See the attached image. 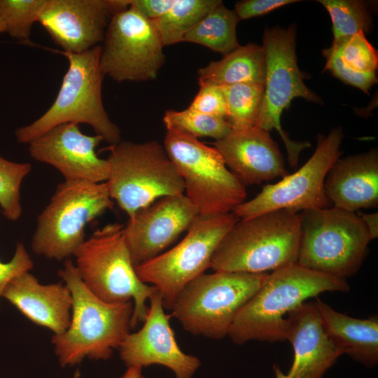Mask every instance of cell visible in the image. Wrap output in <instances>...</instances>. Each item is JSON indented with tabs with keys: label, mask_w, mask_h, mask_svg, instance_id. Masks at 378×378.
I'll return each mask as SVG.
<instances>
[{
	"label": "cell",
	"mask_w": 378,
	"mask_h": 378,
	"mask_svg": "<svg viewBox=\"0 0 378 378\" xmlns=\"http://www.w3.org/2000/svg\"><path fill=\"white\" fill-rule=\"evenodd\" d=\"M349 289L344 279L313 271L298 263L273 271L239 310L228 336L237 344L251 340L285 341L290 312L321 293L347 292Z\"/></svg>",
	"instance_id": "cell-1"
},
{
	"label": "cell",
	"mask_w": 378,
	"mask_h": 378,
	"mask_svg": "<svg viewBox=\"0 0 378 378\" xmlns=\"http://www.w3.org/2000/svg\"><path fill=\"white\" fill-rule=\"evenodd\" d=\"M58 276L72 296L70 325L51 338L59 365L73 366L85 358H110L130 333L132 302L110 304L99 299L85 286L71 258L64 260Z\"/></svg>",
	"instance_id": "cell-2"
},
{
	"label": "cell",
	"mask_w": 378,
	"mask_h": 378,
	"mask_svg": "<svg viewBox=\"0 0 378 378\" xmlns=\"http://www.w3.org/2000/svg\"><path fill=\"white\" fill-rule=\"evenodd\" d=\"M300 215L287 209L265 212L237 222L217 246L214 271L267 273L296 263Z\"/></svg>",
	"instance_id": "cell-3"
},
{
	"label": "cell",
	"mask_w": 378,
	"mask_h": 378,
	"mask_svg": "<svg viewBox=\"0 0 378 378\" xmlns=\"http://www.w3.org/2000/svg\"><path fill=\"white\" fill-rule=\"evenodd\" d=\"M101 46L81 53L63 52L69 62L57 95L49 108L31 123L16 129L20 144H28L50 129L64 123L90 125L111 146L121 141L120 128L104 106V75L99 62Z\"/></svg>",
	"instance_id": "cell-4"
},
{
	"label": "cell",
	"mask_w": 378,
	"mask_h": 378,
	"mask_svg": "<svg viewBox=\"0 0 378 378\" xmlns=\"http://www.w3.org/2000/svg\"><path fill=\"white\" fill-rule=\"evenodd\" d=\"M75 266L88 289L110 304L133 300L131 328L146 319V302L156 291L155 286L138 277L124 237V225L109 223L96 230L76 250Z\"/></svg>",
	"instance_id": "cell-5"
},
{
	"label": "cell",
	"mask_w": 378,
	"mask_h": 378,
	"mask_svg": "<svg viewBox=\"0 0 378 378\" xmlns=\"http://www.w3.org/2000/svg\"><path fill=\"white\" fill-rule=\"evenodd\" d=\"M267 273L215 271L187 284L170 310L188 332L219 340L228 335L241 307L265 282Z\"/></svg>",
	"instance_id": "cell-6"
},
{
	"label": "cell",
	"mask_w": 378,
	"mask_h": 378,
	"mask_svg": "<svg viewBox=\"0 0 378 378\" xmlns=\"http://www.w3.org/2000/svg\"><path fill=\"white\" fill-rule=\"evenodd\" d=\"M300 215L296 263L340 279L354 274L372 240L360 216L335 206L304 210Z\"/></svg>",
	"instance_id": "cell-7"
},
{
	"label": "cell",
	"mask_w": 378,
	"mask_h": 378,
	"mask_svg": "<svg viewBox=\"0 0 378 378\" xmlns=\"http://www.w3.org/2000/svg\"><path fill=\"white\" fill-rule=\"evenodd\" d=\"M109 150L106 183L112 200L129 217L160 197L184 193L183 178L159 141L121 140Z\"/></svg>",
	"instance_id": "cell-8"
},
{
	"label": "cell",
	"mask_w": 378,
	"mask_h": 378,
	"mask_svg": "<svg viewBox=\"0 0 378 378\" xmlns=\"http://www.w3.org/2000/svg\"><path fill=\"white\" fill-rule=\"evenodd\" d=\"M113 204L106 182L58 184L37 218L34 253L57 260L69 258L85 241L86 225Z\"/></svg>",
	"instance_id": "cell-9"
},
{
	"label": "cell",
	"mask_w": 378,
	"mask_h": 378,
	"mask_svg": "<svg viewBox=\"0 0 378 378\" xmlns=\"http://www.w3.org/2000/svg\"><path fill=\"white\" fill-rule=\"evenodd\" d=\"M239 220L232 211L200 214L176 246L135 267L138 277L157 288L170 310L184 286L209 268L219 243Z\"/></svg>",
	"instance_id": "cell-10"
},
{
	"label": "cell",
	"mask_w": 378,
	"mask_h": 378,
	"mask_svg": "<svg viewBox=\"0 0 378 378\" xmlns=\"http://www.w3.org/2000/svg\"><path fill=\"white\" fill-rule=\"evenodd\" d=\"M163 146L200 214L229 213L245 201V186L214 146L172 130H167Z\"/></svg>",
	"instance_id": "cell-11"
},
{
	"label": "cell",
	"mask_w": 378,
	"mask_h": 378,
	"mask_svg": "<svg viewBox=\"0 0 378 378\" xmlns=\"http://www.w3.org/2000/svg\"><path fill=\"white\" fill-rule=\"evenodd\" d=\"M296 26L266 29L262 46L265 55L264 95L256 126L265 131L275 130L287 151L290 165H298L300 153L311 146L307 141L292 140L282 129L281 116L291 101L301 97L321 104L320 97L304 83L295 53Z\"/></svg>",
	"instance_id": "cell-12"
},
{
	"label": "cell",
	"mask_w": 378,
	"mask_h": 378,
	"mask_svg": "<svg viewBox=\"0 0 378 378\" xmlns=\"http://www.w3.org/2000/svg\"><path fill=\"white\" fill-rule=\"evenodd\" d=\"M164 47L153 21L129 6L108 22L101 46L102 71L118 83L153 80L165 61Z\"/></svg>",
	"instance_id": "cell-13"
},
{
	"label": "cell",
	"mask_w": 378,
	"mask_h": 378,
	"mask_svg": "<svg viewBox=\"0 0 378 378\" xmlns=\"http://www.w3.org/2000/svg\"><path fill=\"white\" fill-rule=\"evenodd\" d=\"M343 139L341 127L318 138L316 148L307 162L295 172L274 184L265 186L253 199L237 205L232 212L240 219L278 209L299 211L329 208L324 183L332 164L340 157Z\"/></svg>",
	"instance_id": "cell-14"
},
{
	"label": "cell",
	"mask_w": 378,
	"mask_h": 378,
	"mask_svg": "<svg viewBox=\"0 0 378 378\" xmlns=\"http://www.w3.org/2000/svg\"><path fill=\"white\" fill-rule=\"evenodd\" d=\"M130 0H47L38 22L64 52L81 53L103 42L112 16Z\"/></svg>",
	"instance_id": "cell-15"
},
{
	"label": "cell",
	"mask_w": 378,
	"mask_h": 378,
	"mask_svg": "<svg viewBox=\"0 0 378 378\" xmlns=\"http://www.w3.org/2000/svg\"><path fill=\"white\" fill-rule=\"evenodd\" d=\"M200 214L186 195L165 196L139 209L124 225V237L136 267L160 254Z\"/></svg>",
	"instance_id": "cell-16"
},
{
	"label": "cell",
	"mask_w": 378,
	"mask_h": 378,
	"mask_svg": "<svg viewBox=\"0 0 378 378\" xmlns=\"http://www.w3.org/2000/svg\"><path fill=\"white\" fill-rule=\"evenodd\" d=\"M103 141L99 135H86L75 123L57 125L30 141L28 150L36 161L50 164L70 183H99L109 174L107 159L95 150Z\"/></svg>",
	"instance_id": "cell-17"
},
{
	"label": "cell",
	"mask_w": 378,
	"mask_h": 378,
	"mask_svg": "<svg viewBox=\"0 0 378 378\" xmlns=\"http://www.w3.org/2000/svg\"><path fill=\"white\" fill-rule=\"evenodd\" d=\"M149 300L142 328L130 332L118 348L121 360L127 368L160 365L173 371L176 378H192L201 365L200 359L180 349L170 326L172 315L164 312L158 290Z\"/></svg>",
	"instance_id": "cell-18"
},
{
	"label": "cell",
	"mask_w": 378,
	"mask_h": 378,
	"mask_svg": "<svg viewBox=\"0 0 378 378\" xmlns=\"http://www.w3.org/2000/svg\"><path fill=\"white\" fill-rule=\"evenodd\" d=\"M214 147L229 170L244 185L260 184L289 173L276 143L258 127L234 130Z\"/></svg>",
	"instance_id": "cell-19"
},
{
	"label": "cell",
	"mask_w": 378,
	"mask_h": 378,
	"mask_svg": "<svg viewBox=\"0 0 378 378\" xmlns=\"http://www.w3.org/2000/svg\"><path fill=\"white\" fill-rule=\"evenodd\" d=\"M285 338L294 350L288 378H322L344 354L326 332L315 301H306L288 314Z\"/></svg>",
	"instance_id": "cell-20"
},
{
	"label": "cell",
	"mask_w": 378,
	"mask_h": 378,
	"mask_svg": "<svg viewBox=\"0 0 378 378\" xmlns=\"http://www.w3.org/2000/svg\"><path fill=\"white\" fill-rule=\"evenodd\" d=\"M1 297L29 320L50 329L54 335L63 333L70 325L72 296L62 282L41 284L25 272L7 284Z\"/></svg>",
	"instance_id": "cell-21"
},
{
	"label": "cell",
	"mask_w": 378,
	"mask_h": 378,
	"mask_svg": "<svg viewBox=\"0 0 378 378\" xmlns=\"http://www.w3.org/2000/svg\"><path fill=\"white\" fill-rule=\"evenodd\" d=\"M333 206L355 212L378 206V152L338 158L331 166L324 183Z\"/></svg>",
	"instance_id": "cell-22"
},
{
	"label": "cell",
	"mask_w": 378,
	"mask_h": 378,
	"mask_svg": "<svg viewBox=\"0 0 378 378\" xmlns=\"http://www.w3.org/2000/svg\"><path fill=\"white\" fill-rule=\"evenodd\" d=\"M316 304L325 329L333 341L354 360L368 367L378 362V318H356L333 309L318 298Z\"/></svg>",
	"instance_id": "cell-23"
},
{
	"label": "cell",
	"mask_w": 378,
	"mask_h": 378,
	"mask_svg": "<svg viewBox=\"0 0 378 378\" xmlns=\"http://www.w3.org/2000/svg\"><path fill=\"white\" fill-rule=\"evenodd\" d=\"M198 81L220 86L243 83H262L265 76V55L253 43L239 46L218 61H211L197 71Z\"/></svg>",
	"instance_id": "cell-24"
},
{
	"label": "cell",
	"mask_w": 378,
	"mask_h": 378,
	"mask_svg": "<svg viewBox=\"0 0 378 378\" xmlns=\"http://www.w3.org/2000/svg\"><path fill=\"white\" fill-rule=\"evenodd\" d=\"M239 21L234 10L221 2L184 35L182 42L201 45L226 55L240 46L237 37Z\"/></svg>",
	"instance_id": "cell-25"
},
{
	"label": "cell",
	"mask_w": 378,
	"mask_h": 378,
	"mask_svg": "<svg viewBox=\"0 0 378 378\" xmlns=\"http://www.w3.org/2000/svg\"><path fill=\"white\" fill-rule=\"evenodd\" d=\"M220 0H176L164 15L153 21L164 46L182 42L184 35Z\"/></svg>",
	"instance_id": "cell-26"
},
{
	"label": "cell",
	"mask_w": 378,
	"mask_h": 378,
	"mask_svg": "<svg viewBox=\"0 0 378 378\" xmlns=\"http://www.w3.org/2000/svg\"><path fill=\"white\" fill-rule=\"evenodd\" d=\"M221 88L226 101L227 120L232 129L255 127L263 99L264 84L243 83Z\"/></svg>",
	"instance_id": "cell-27"
},
{
	"label": "cell",
	"mask_w": 378,
	"mask_h": 378,
	"mask_svg": "<svg viewBox=\"0 0 378 378\" xmlns=\"http://www.w3.org/2000/svg\"><path fill=\"white\" fill-rule=\"evenodd\" d=\"M167 130H172L197 139L209 137L216 141L226 136L232 130L223 118L205 114L190 108L167 110L163 116Z\"/></svg>",
	"instance_id": "cell-28"
},
{
	"label": "cell",
	"mask_w": 378,
	"mask_h": 378,
	"mask_svg": "<svg viewBox=\"0 0 378 378\" xmlns=\"http://www.w3.org/2000/svg\"><path fill=\"white\" fill-rule=\"evenodd\" d=\"M328 10L332 24L334 41L368 32L372 25L367 4L355 0H319Z\"/></svg>",
	"instance_id": "cell-29"
},
{
	"label": "cell",
	"mask_w": 378,
	"mask_h": 378,
	"mask_svg": "<svg viewBox=\"0 0 378 378\" xmlns=\"http://www.w3.org/2000/svg\"><path fill=\"white\" fill-rule=\"evenodd\" d=\"M47 0H0V18L6 31L21 42H29L34 24Z\"/></svg>",
	"instance_id": "cell-30"
},
{
	"label": "cell",
	"mask_w": 378,
	"mask_h": 378,
	"mask_svg": "<svg viewBox=\"0 0 378 378\" xmlns=\"http://www.w3.org/2000/svg\"><path fill=\"white\" fill-rule=\"evenodd\" d=\"M31 170V164L10 161L0 155V207L3 215L11 221L22 215L20 188Z\"/></svg>",
	"instance_id": "cell-31"
},
{
	"label": "cell",
	"mask_w": 378,
	"mask_h": 378,
	"mask_svg": "<svg viewBox=\"0 0 378 378\" xmlns=\"http://www.w3.org/2000/svg\"><path fill=\"white\" fill-rule=\"evenodd\" d=\"M343 63L351 69L362 73L375 72L378 66L377 51L362 31L333 41Z\"/></svg>",
	"instance_id": "cell-32"
},
{
	"label": "cell",
	"mask_w": 378,
	"mask_h": 378,
	"mask_svg": "<svg viewBox=\"0 0 378 378\" xmlns=\"http://www.w3.org/2000/svg\"><path fill=\"white\" fill-rule=\"evenodd\" d=\"M322 54L326 58L324 70L329 71L342 82L356 87L366 94H368L369 90L377 83L376 72L362 73L351 69L343 63L337 50L332 46L323 49Z\"/></svg>",
	"instance_id": "cell-33"
},
{
	"label": "cell",
	"mask_w": 378,
	"mask_h": 378,
	"mask_svg": "<svg viewBox=\"0 0 378 378\" xmlns=\"http://www.w3.org/2000/svg\"><path fill=\"white\" fill-rule=\"evenodd\" d=\"M200 89L188 108L227 120V109L221 86L199 82Z\"/></svg>",
	"instance_id": "cell-34"
},
{
	"label": "cell",
	"mask_w": 378,
	"mask_h": 378,
	"mask_svg": "<svg viewBox=\"0 0 378 378\" xmlns=\"http://www.w3.org/2000/svg\"><path fill=\"white\" fill-rule=\"evenodd\" d=\"M33 266V260L23 243L18 242L12 259L8 262L0 260V298L4 288L13 278L25 272H29Z\"/></svg>",
	"instance_id": "cell-35"
},
{
	"label": "cell",
	"mask_w": 378,
	"mask_h": 378,
	"mask_svg": "<svg viewBox=\"0 0 378 378\" xmlns=\"http://www.w3.org/2000/svg\"><path fill=\"white\" fill-rule=\"evenodd\" d=\"M298 2L296 0H244L237 1L234 11L239 20L267 14L281 6Z\"/></svg>",
	"instance_id": "cell-36"
},
{
	"label": "cell",
	"mask_w": 378,
	"mask_h": 378,
	"mask_svg": "<svg viewBox=\"0 0 378 378\" xmlns=\"http://www.w3.org/2000/svg\"><path fill=\"white\" fill-rule=\"evenodd\" d=\"M176 0H130V6L148 20H154L167 13Z\"/></svg>",
	"instance_id": "cell-37"
},
{
	"label": "cell",
	"mask_w": 378,
	"mask_h": 378,
	"mask_svg": "<svg viewBox=\"0 0 378 378\" xmlns=\"http://www.w3.org/2000/svg\"><path fill=\"white\" fill-rule=\"evenodd\" d=\"M359 216L368 230L372 239L377 238L378 236V213H361Z\"/></svg>",
	"instance_id": "cell-38"
},
{
	"label": "cell",
	"mask_w": 378,
	"mask_h": 378,
	"mask_svg": "<svg viewBox=\"0 0 378 378\" xmlns=\"http://www.w3.org/2000/svg\"><path fill=\"white\" fill-rule=\"evenodd\" d=\"M121 378H145L142 374V368L138 367H130L121 377Z\"/></svg>",
	"instance_id": "cell-39"
},
{
	"label": "cell",
	"mask_w": 378,
	"mask_h": 378,
	"mask_svg": "<svg viewBox=\"0 0 378 378\" xmlns=\"http://www.w3.org/2000/svg\"><path fill=\"white\" fill-rule=\"evenodd\" d=\"M273 370L275 374V378H288L287 375L284 374L276 365H274Z\"/></svg>",
	"instance_id": "cell-40"
},
{
	"label": "cell",
	"mask_w": 378,
	"mask_h": 378,
	"mask_svg": "<svg viewBox=\"0 0 378 378\" xmlns=\"http://www.w3.org/2000/svg\"><path fill=\"white\" fill-rule=\"evenodd\" d=\"M5 31H6L5 24L3 20L0 18V34L4 33Z\"/></svg>",
	"instance_id": "cell-41"
},
{
	"label": "cell",
	"mask_w": 378,
	"mask_h": 378,
	"mask_svg": "<svg viewBox=\"0 0 378 378\" xmlns=\"http://www.w3.org/2000/svg\"><path fill=\"white\" fill-rule=\"evenodd\" d=\"M80 373L78 370H76L74 374L73 378H80Z\"/></svg>",
	"instance_id": "cell-42"
}]
</instances>
